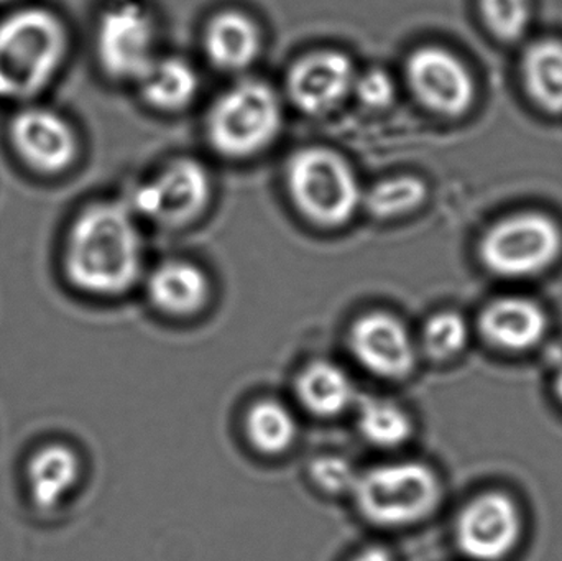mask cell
I'll return each instance as SVG.
<instances>
[{
    "instance_id": "5bb4252c",
    "label": "cell",
    "mask_w": 562,
    "mask_h": 561,
    "mask_svg": "<svg viewBox=\"0 0 562 561\" xmlns=\"http://www.w3.org/2000/svg\"><path fill=\"white\" fill-rule=\"evenodd\" d=\"M479 328L488 345L508 352L535 348L547 335L548 318L540 305L525 296H502L485 306Z\"/></svg>"
},
{
    "instance_id": "8fae6325",
    "label": "cell",
    "mask_w": 562,
    "mask_h": 561,
    "mask_svg": "<svg viewBox=\"0 0 562 561\" xmlns=\"http://www.w3.org/2000/svg\"><path fill=\"white\" fill-rule=\"evenodd\" d=\"M356 78L352 59L346 53L314 49L290 66L284 88L297 111L319 117L339 108L352 94Z\"/></svg>"
},
{
    "instance_id": "ba28073f",
    "label": "cell",
    "mask_w": 562,
    "mask_h": 561,
    "mask_svg": "<svg viewBox=\"0 0 562 561\" xmlns=\"http://www.w3.org/2000/svg\"><path fill=\"white\" fill-rule=\"evenodd\" d=\"M213 181L201 161L175 158L147 180L135 184L131 194L132 213L158 226L181 227L196 221L210 206Z\"/></svg>"
},
{
    "instance_id": "d4e9b609",
    "label": "cell",
    "mask_w": 562,
    "mask_h": 561,
    "mask_svg": "<svg viewBox=\"0 0 562 561\" xmlns=\"http://www.w3.org/2000/svg\"><path fill=\"white\" fill-rule=\"evenodd\" d=\"M479 5L485 25L498 40L518 42L530 30V0H479Z\"/></svg>"
},
{
    "instance_id": "8992f818",
    "label": "cell",
    "mask_w": 562,
    "mask_h": 561,
    "mask_svg": "<svg viewBox=\"0 0 562 561\" xmlns=\"http://www.w3.org/2000/svg\"><path fill=\"white\" fill-rule=\"evenodd\" d=\"M562 253L560 224L544 213L510 214L488 227L479 257L501 279H528L550 269Z\"/></svg>"
},
{
    "instance_id": "ffe728a7",
    "label": "cell",
    "mask_w": 562,
    "mask_h": 561,
    "mask_svg": "<svg viewBox=\"0 0 562 561\" xmlns=\"http://www.w3.org/2000/svg\"><path fill=\"white\" fill-rule=\"evenodd\" d=\"M521 78L530 98L551 114H562V40H535L521 55Z\"/></svg>"
},
{
    "instance_id": "5b68a950",
    "label": "cell",
    "mask_w": 562,
    "mask_h": 561,
    "mask_svg": "<svg viewBox=\"0 0 562 561\" xmlns=\"http://www.w3.org/2000/svg\"><path fill=\"white\" fill-rule=\"evenodd\" d=\"M350 494L369 523L396 529L426 519L439 506L441 483L419 461H396L359 474Z\"/></svg>"
},
{
    "instance_id": "30bf717a",
    "label": "cell",
    "mask_w": 562,
    "mask_h": 561,
    "mask_svg": "<svg viewBox=\"0 0 562 561\" xmlns=\"http://www.w3.org/2000/svg\"><path fill=\"white\" fill-rule=\"evenodd\" d=\"M405 76L413 96L432 114L458 119L474 108L477 98L474 75L445 46L413 49L406 59Z\"/></svg>"
},
{
    "instance_id": "9a60e30c",
    "label": "cell",
    "mask_w": 562,
    "mask_h": 561,
    "mask_svg": "<svg viewBox=\"0 0 562 561\" xmlns=\"http://www.w3.org/2000/svg\"><path fill=\"white\" fill-rule=\"evenodd\" d=\"M204 53L211 65L239 72L257 61L263 48L259 23L243 10H223L211 16L204 29Z\"/></svg>"
},
{
    "instance_id": "f1b7e54d",
    "label": "cell",
    "mask_w": 562,
    "mask_h": 561,
    "mask_svg": "<svg viewBox=\"0 0 562 561\" xmlns=\"http://www.w3.org/2000/svg\"><path fill=\"white\" fill-rule=\"evenodd\" d=\"M557 394L558 397H560V401L562 402V368L560 371H558L557 375Z\"/></svg>"
},
{
    "instance_id": "7c38bea8",
    "label": "cell",
    "mask_w": 562,
    "mask_h": 561,
    "mask_svg": "<svg viewBox=\"0 0 562 561\" xmlns=\"http://www.w3.org/2000/svg\"><path fill=\"white\" fill-rule=\"evenodd\" d=\"M520 536V510L514 500L502 493L475 497L462 509L456 524L459 550L474 561L507 559Z\"/></svg>"
},
{
    "instance_id": "2e32d148",
    "label": "cell",
    "mask_w": 562,
    "mask_h": 561,
    "mask_svg": "<svg viewBox=\"0 0 562 561\" xmlns=\"http://www.w3.org/2000/svg\"><path fill=\"white\" fill-rule=\"evenodd\" d=\"M81 480V460L68 445L52 444L36 450L26 464V487L42 513L58 509Z\"/></svg>"
},
{
    "instance_id": "44dd1931",
    "label": "cell",
    "mask_w": 562,
    "mask_h": 561,
    "mask_svg": "<svg viewBox=\"0 0 562 561\" xmlns=\"http://www.w3.org/2000/svg\"><path fill=\"white\" fill-rule=\"evenodd\" d=\"M250 445L263 455L284 453L297 437V424L286 405L273 399L256 402L246 415Z\"/></svg>"
},
{
    "instance_id": "9c48e42d",
    "label": "cell",
    "mask_w": 562,
    "mask_h": 561,
    "mask_svg": "<svg viewBox=\"0 0 562 561\" xmlns=\"http://www.w3.org/2000/svg\"><path fill=\"white\" fill-rule=\"evenodd\" d=\"M16 160L38 177L68 173L81 155L78 131L66 115L38 102L19 105L7 124Z\"/></svg>"
},
{
    "instance_id": "7402d4cb",
    "label": "cell",
    "mask_w": 562,
    "mask_h": 561,
    "mask_svg": "<svg viewBox=\"0 0 562 561\" xmlns=\"http://www.w3.org/2000/svg\"><path fill=\"white\" fill-rule=\"evenodd\" d=\"M357 428L373 447L396 448L413 435V422L402 405L386 399L370 397L360 402Z\"/></svg>"
},
{
    "instance_id": "52a82bcc",
    "label": "cell",
    "mask_w": 562,
    "mask_h": 561,
    "mask_svg": "<svg viewBox=\"0 0 562 561\" xmlns=\"http://www.w3.org/2000/svg\"><path fill=\"white\" fill-rule=\"evenodd\" d=\"M157 29L140 0H108L95 22V58L105 76L121 82H138L155 55Z\"/></svg>"
},
{
    "instance_id": "3957f363",
    "label": "cell",
    "mask_w": 562,
    "mask_h": 561,
    "mask_svg": "<svg viewBox=\"0 0 562 561\" xmlns=\"http://www.w3.org/2000/svg\"><path fill=\"white\" fill-rule=\"evenodd\" d=\"M284 184L301 216L319 227H340L362 206L363 190L352 165L327 147H303L290 155Z\"/></svg>"
},
{
    "instance_id": "e0dca14e",
    "label": "cell",
    "mask_w": 562,
    "mask_h": 561,
    "mask_svg": "<svg viewBox=\"0 0 562 561\" xmlns=\"http://www.w3.org/2000/svg\"><path fill=\"white\" fill-rule=\"evenodd\" d=\"M148 299L165 315H196L206 306L211 283L206 272L188 260H167L148 277Z\"/></svg>"
},
{
    "instance_id": "d6986e66",
    "label": "cell",
    "mask_w": 562,
    "mask_h": 561,
    "mask_svg": "<svg viewBox=\"0 0 562 561\" xmlns=\"http://www.w3.org/2000/svg\"><path fill=\"white\" fill-rule=\"evenodd\" d=\"M303 407L317 417H336L356 402V385L346 369L330 361H313L296 379Z\"/></svg>"
},
{
    "instance_id": "4fadbf2b",
    "label": "cell",
    "mask_w": 562,
    "mask_h": 561,
    "mask_svg": "<svg viewBox=\"0 0 562 561\" xmlns=\"http://www.w3.org/2000/svg\"><path fill=\"white\" fill-rule=\"evenodd\" d=\"M349 346L366 371L386 381L408 378L418 361L408 328L392 313L372 312L356 319L349 332Z\"/></svg>"
},
{
    "instance_id": "ac0fdd59",
    "label": "cell",
    "mask_w": 562,
    "mask_h": 561,
    "mask_svg": "<svg viewBox=\"0 0 562 561\" xmlns=\"http://www.w3.org/2000/svg\"><path fill=\"white\" fill-rule=\"evenodd\" d=\"M142 99L164 112L183 111L200 92V76L187 59L165 56L155 59L138 79Z\"/></svg>"
},
{
    "instance_id": "7a4b0ae2",
    "label": "cell",
    "mask_w": 562,
    "mask_h": 561,
    "mask_svg": "<svg viewBox=\"0 0 562 561\" xmlns=\"http://www.w3.org/2000/svg\"><path fill=\"white\" fill-rule=\"evenodd\" d=\"M71 49L63 16L49 7L22 5L0 16V101L35 102L55 82Z\"/></svg>"
},
{
    "instance_id": "277c9868",
    "label": "cell",
    "mask_w": 562,
    "mask_h": 561,
    "mask_svg": "<svg viewBox=\"0 0 562 561\" xmlns=\"http://www.w3.org/2000/svg\"><path fill=\"white\" fill-rule=\"evenodd\" d=\"M283 125L280 96L262 79H243L217 96L206 115L211 147L243 160L269 148Z\"/></svg>"
},
{
    "instance_id": "cb8c5ba5",
    "label": "cell",
    "mask_w": 562,
    "mask_h": 561,
    "mask_svg": "<svg viewBox=\"0 0 562 561\" xmlns=\"http://www.w3.org/2000/svg\"><path fill=\"white\" fill-rule=\"evenodd\" d=\"M469 341L468 322L456 312L432 315L423 329V348L429 358L446 361L464 351Z\"/></svg>"
},
{
    "instance_id": "4316f807",
    "label": "cell",
    "mask_w": 562,
    "mask_h": 561,
    "mask_svg": "<svg viewBox=\"0 0 562 561\" xmlns=\"http://www.w3.org/2000/svg\"><path fill=\"white\" fill-rule=\"evenodd\" d=\"M352 94H356L360 104L366 108L372 109V111H382L395 101V81L385 69H369L362 75H357Z\"/></svg>"
},
{
    "instance_id": "83f0119b",
    "label": "cell",
    "mask_w": 562,
    "mask_h": 561,
    "mask_svg": "<svg viewBox=\"0 0 562 561\" xmlns=\"http://www.w3.org/2000/svg\"><path fill=\"white\" fill-rule=\"evenodd\" d=\"M352 561H395V559L383 547H369V549L362 550Z\"/></svg>"
},
{
    "instance_id": "603a6c76",
    "label": "cell",
    "mask_w": 562,
    "mask_h": 561,
    "mask_svg": "<svg viewBox=\"0 0 562 561\" xmlns=\"http://www.w3.org/2000/svg\"><path fill=\"white\" fill-rule=\"evenodd\" d=\"M428 198L422 178L412 175L383 178L363 191L362 206L376 220H395L418 210Z\"/></svg>"
},
{
    "instance_id": "f546056e",
    "label": "cell",
    "mask_w": 562,
    "mask_h": 561,
    "mask_svg": "<svg viewBox=\"0 0 562 561\" xmlns=\"http://www.w3.org/2000/svg\"><path fill=\"white\" fill-rule=\"evenodd\" d=\"M15 2H19V0H0V7L12 5Z\"/></svg>"
},
{
    "instance_id": "6da1fadb",
    "label": "cell",
    "mask_w": 562,
    "mask_h": 561,
    "mask_svg": "<svg viewBox=\"0 0 562 561\" xmlns=\"http://www.w3.org/2000/svg\"><path fill=\"white\" fill-rule=\"evenodd\" d=\"M63 266L69 283L94 296H119L140 279L144 243L127 203L86 204L66 234Z\"/></svg>"
},
{
    "instance_id": "484cf974",
    "label": "cell",
    "mask_w": 562,
    "mask_h": 561,
    "mask_svg": "<svg viewBox=\"0 0 562 561\" xmlns=\"http://www.w3.org/2000/svg\"><path fill=\"white\" fill-rule=\"evenodd\" d=\"M310 473L314 484L330 494L352 493L359 478L349 460L334 455L314 460Z\"/></svg>"
}]
</instances>
